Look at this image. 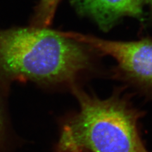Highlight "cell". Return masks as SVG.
Returning <instances> with one entry per match:
<instances>
[{"instance_id": "obj_5", "label": "cell", "mask_w": 152, "mask_h": 152, "mask_svg": "<svg viewBox=\"0 0 152 152\" xmlns=\"http://www.w3.org/2000/svg\"><path fill=\"white\" fill-rule=\"evenodd\" d=\"M60 0H41L36 11L33 23L34 27L47 28L53 20L57 5Z\"/></svg>"}, {"instance_id": "obj_1", "label": "cell", "mask_w": 152, "mask_h": 152, "mask_svg": "<svg viewBox=\"0 0 152 152\" xmlns=\"http://www.w3.org/2000/svg\"><path fill=\"white\" fill-rule=\"evenodd\" d=\"M91 49L75 32L46 28L0 31V79L41 84H73L91 66Z\"/></svg>"}, {"instance_id": "obj_2", "label": "cell", "mask_w": 152, "mask_h": 152, "mask_svg": "<svg viewBox=\"0 0 152 152\" xmlns=\"http://www.w3.org/2000/svg\"><path fill=\"white\" fill-rule=\"evenodd\" d=\"M72 86L79 111L64 124L58 152H149L137 127L140 113L126 100L100 99Z\"/></svg>"}, {"instance_id": "obj_6", "label": "cell", "mask_w": 152, "mask_h": 152, "mask_svg": "<svg viewBox=\"0 0 152 152\" xmlns=\"http://www.w3.org/2000/svg\"><path fill=\"white\" fill-rule=\"evenodd\" d=\"M5 117L3 110L2 98L0 94V147H1L5 135Z\"/></svg>"}, {"instance_id": "obj_4", "label": "cell", "mask_w": 152, "mask_h": 152, "mask_svg": "<svg viewBox=\"0 0 152 152\" xmlns=\"http://www.w3.org/2000/svg\"><path fill=\"white\" fill-rule=\"evenodd\" d=\"M82 13L91 16L104 30L123 16L140 17L142 0H74Z\"/></svg>"}, {"instance_id": "obj_8", "label": "cell", "mask_w": 152, "mask_h": 152, "mask_svg": "<svg viewBox=\"0 0 152 152\" xmlns=\"http://www.w3.org/2000/svg\"><path fill=\"white\" fill-rule=\"evenodd\" d=\"M77 152H80V151H77Z\"/></svg>"}, {"instance_id": "obj_7", "label": "cell", "mask_w": 152, "mask_h": 152, "mask_svg": "<svg viewBox=\"0 0 152 152\" xmlns=\"http://www.w3.org/2000/svg\"><path fill=\"white\" fill-rule=\"evenodd\" d=\"M150 2H151V4H152V0H150Z\"/></svg>"}, {"instance_id": "obj_3", "label": "cell", "mask_w": 152, "mask_h": 152, "mask_svg": "<svg viewBox=\"0 0 152 152\" xmlns=\"http://www.w3.org/2000/svg\"><path fill=\"white\" fill-rule=\"evenodd\" d=\"M77 37L91 50L112 57L126 79L152 93V41H110L79 33Z\"/></svg>"}]
</instances>
